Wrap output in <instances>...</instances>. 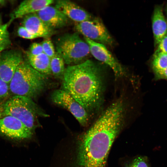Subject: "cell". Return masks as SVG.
I'll return each mask as SVG.
<instances>
[{"instance_id":"1","label":"cell","mask_w":167,"mask_h":167,"mask_svg":"<svg viewBox=\"0 0 167 167\" xmlns=\"http://www.w3.org/2000/svg\"><path fill=\"white\" fill-rule=\"evenodd\" d=\"M125 106L119 98L101 114L80 140L78 167H106L111 147L123 125Z\"/></svg>"},{"instance_id":"2","label":"cell","mask_w":167,"mask_h":167,"mask_svg":"<svg viewBox=\"0 0 167 167\" xmlns=\"http://www.w3.org/2000/svg\"><path fill=\"white\" fill-rule=\"evenodd\" d=\"M62 89L70 94L87 111L98 109L103 98V84L99 67L87 60L66 68Z\"/></svg>"},{"instance_id":"3","label":"cell","mask_w":167,"mask_h":167,"mask_svg":"<svg viewBox=\"0 0 167 167\" xmlns=\"http://www.w3.org/2000/svg\"><path fill=\"white\" fill-rule=\"evenodd\" d=\"M49 83L48 77L38 72L23 60L18 66L9 83L10 93L13 96L33 99L45 92Z\"/></svg>"},{"instance_id":"4","label":"cell","mask_w":167,"mask_h":167,"mask_svg":"<svg viewBox=\"0 0 167 167\" xmlns=\"http://www.w3.org/2000/svg\"><path fill=\"white\" fill-rule=\"evenodd\" d=\"M30 98L13 96L0 104V118L6 116L14 117L20 121L33 133L38 125V117H47Z\"/></svg>"},{"instance_id":"5","label":"cell","mask_w":167,"mask_h":167,"mask_svg":"<svg viewBox=\"0 0 167 167\" xmlns=\"http://www.w3.org/2000/svg\"><path fill=\"white\" fill-rule=\"evenodd\" d=\"M56 52L69 66L81 63L90 53L88 44L78 33L65 34L58 39L56 43Z\"/></svg>"},{"instance_id":"6","label":"cell","mask_w":167,"mask_h":167,"mask_svg":"<svg viewBox=\"0 0 167 167\" xmlns=\"http://www.w3.org/2000/svg\"><path fill=\"white\" fill-rule=\"evenodd\" d=\"M54 104L67 109L83 126H86L88 122V116L86 109L70 94L63 90H54L51 95Z\"/></svg>"},{"instance_id":"7","label":"cell","mask_w":167,"mask_h":167,"mask_svg":"<svg viewBox=\"0 0 167 167\" xmlns=\"http://www.w3.org/2000/svg\"><path fill=\"white\" fill-rule=\"evenodd\" d=\"M75 28L79 33L95 41L111 45L113 39L102 21L99 18L77 23Z\"/></svg>"},{"instance_id":"8","label":"cell","mask_w":167,"mask_h":167,"mask_svg":"<svg viewBox=\"0 0 167 167\" xmlns=\"http://www.w3.org/2000/svg\"><path fill=\"white\" fill-rule=\"evenodd\" d=\"M84 38L89 46L90 53L96 59L109 66L113 71L116 78L125 75L123 68L103 44L87 37Z\"/></svg>"},{"instance_id":"9","label":"cell","mask_w":167,"mask_h":167,"mask_svg":"<svg viewBox=\"0 0 167 167\" xmlns=\"http://www.w3.org/2000/svg\"><path fill=\"white\" fill-rule=\"evenodd\" d=\"M33 133L18 119L11 116L0 118V134L10 139L21 140L31 138Z\"/></svg>"},{"instance_id":"10","label":"cell","mask_w":167,"mask_h":167,"mask_svg":"<svg viewBox=\"0 0 167 167\" xmlns=\"http://www.w3.org/2000/svg\"><path fill=\"white\" fill-rule=\"evenodd\" d=\"M0 54V78L9 85L15 71L23 60L19 50L4 51Z\"/></svg>"},{"instance_id":"11","label":"cell","mask_w":167,"mask_h":167,"mask_svg":"<svg viewBox=\"0 0 167 167\" xmlns=\"http://www.w3.org/2000/svg\"><path fill=\"white\" fill-rule=\"evenodd\" d=\"M35 13L48 27L53 30L64 27L68 21V18L55 6L49 5Z\"/></svg>"},{"instance_id":"12","label":"cell","mask_w":167,"mask_h":167,"mask_svg":"<svg viewBox=\"0 0 167 167\" xmlns=\"http://www.w3.org/2000/svg\"><path fill=\"white\" fill-rule=\"evenodd\" d=\"M70 18L77 23L91 20L89 14L75 3L69 0L56 1L55 6Z\"/></svg>"},{"instance_id":"13","label":"cell","mask_w":167,"mask_h":167,"mask_svg":"<svg viewBox=\"0 0 167 167\" xmlns=\"http://www.w3.org/2000/svg\"><path fill=\"white\" fill-rule=\"evenodd\" d=\"M24 17L23 26L38 37L49 38L53 34L54 30L48 27L36 13L28 14Z\"/></svg>"},{"instance_id":"14","label":"cell","mask_w":167,"mask_h":167,"mask_svg":"<svg viewBox=\"0 0 167 167\" xmlns=\"http://www.w3.org/2000/svg\"><path fill=\"white\" fill-rule=\"evenodd\" d=\"M53 0H26L22 2L11 15L10 22L15 19L24 17L28 14L35 13L45 7L50 5Z\"/></svg>"},{"instance_id":"15","label":"cell","mask_w":167,"mask_h":167,"mask_svg":"<svg viewBox=\"0 0 167 167\" xmlns=\"http://www.w3.org/2000/svg\"><path fill=\"white\" fill-rule=\"evenodd\" d=\"M152 20L155 42L156 44H158L167 33V22L161 6H158L155 8Z\"/></svg>"},{"instance_id":"16","label":"cell","mask_w":167,"mask_h":167,"mask_svg":"<svg viewBox=\"0 0 167 167\" xmlns=\"http://www.w3.org/2000/svg\"><path fill=\"white\" fill-rule=\"evenodd\" d=\"M28 64L35 70L47 77L52 75L50 69V58L44 53L36 56L28 54Z\"/></svg>"},{"instance_id":"17","label":"cell","mask_w":167,"mask_h":167,"mask_svg":"<svg viewBox=\"0 0 167 167\" xmlns=\"http://www.w3.org/2000/svg\"><path fill=\"white\" fill-rule=\"evenodd\" d=\"M63 58L57 52L50 58V67L52 75L54 78L62 80L66 68Z\"/></svg>"},{"instance_id":"18","label":"cell","mask_w":167,"mask_h":167,"mask_svg":"<svg viewBox=\"0 0 167 167\" xmlns=\"http://www.w3.org/2000/svg\"><path fill=\"white\" fill-rule=\"evenodd\" d=\"M154 73L163 70L167 67V54L155 53L152 62Z\"/></svg>"},{"instance_id":"19","label":"cell","mask_w":167,"mask_h":167,"mask_svg":"<svg viewBox=\"0 0 167 167\" xmlns=\"http://www.w3.org/2000/svg\"><path fill=\"white\" fill-rule=\"evenodd\" d=\"M10 22L0 26V52L4 51L11 45L9 32L7 30Z\"/></svg>"},{"instance_id":"20","label":"cell","mask_w":167,"mask_h":167,"mask_svg":"<svg viewBox=\"0 0 167 167\" xmlns=\"http://www.w3.org/2000/svg\"><path fill=\"white\" fill-rule=\"evenodd\" d=\"M43 53L50 58L55 55L56 52L54 45L49 38H45L41 43Z\"/></svg>"},{"instance_id":"21","label":"cell","mask_w":167,"mask_h":167,"mask_svg":"<svg viewBox=\"0 0 167 167\" xmlns=\"http://www.w3.org/2000/svg\"><path fill=\"white\" fill-rule=\"evenodd\" d=\"M126 167H150L146 156H139L133 159Z\"/></svg>"},{"instance_id":"22","label":"cell","mask_w":167,"mask_h":167,"mask_svg":"<svg viewBox=\"0 0 167 167\" xmlns=\"http://www.w3.org/2000/svg\"><path fill=\"white\" fill-rule=\"evenodd\" d=\"M10 93L9 85L0 78V101L7 98Z\"/></svg>"},{"instance_id":"23","label":"cell","mask_w":167,"mask_h":167,"mask_svg":"<svg viewBox=\"0 0 167 167\" xmlns=\"http://www.w3.org/2000/svg\"><path fill=\"white\" fill-rule=\"evenodd\" d=\"M17 33L19 36L27 39H32L38 38L36 36L31 33L23 26L18 28Z\"/></svg>"},{"instance_id":"24","label":"cell","mask_w":167,"mask_h":167,"mask_svg":"<svg viewBox=\"0 0 167 167\" xmlns=\"http://www.w3.org/2000/svg\"><path fill=\"white\" fill-rule=\"evenodd\" d=\"M43 53L41 44L34 43L30 46L28 54L32 56L39 55Z\"/></svg>"},{"instance_id":"25","label":"cell","mask_w":167,"mask_h":167,"mask_svg":"<svg viewBox=\"0 0 167 167\" xmlns=\"http://www.w3.org/2000/svg\"><path fill=\"white\" fill-rule=\"evenodd\" d=\"M158 45L157 49L155 53H162L167 54V33Z\"/></svg>"},{"instance_id":"26","label":"cell","mask_w":167,"mask_h":167,"mask_svg":"<svg viewBox=\"0 0 167 167\" xmlns=\"http://www.w3.org/2000/svg\"><path fill=\"white\" fill-rule=\"evenodd\" d=\"M154 73L156 79H167V67L163 70Z\"/></svg>"},{"instance_id":"27","label":"cell","mask_w":167,"mask_h":167,"mask_svg":"<svg viewBox=\"0 0 167 167\" xmlns=\"http://www.w3.org/2000/svg\"><path fill=\"white\" fill-rule=\"evenodd\" d=\"M5 1L4 0H0V5H2L5 3Z\"/></svg>"},{"instance_id":"28","label":"cell","mask_w":167,"mask_h":167,"mask_svg":"<svg viewBox=\"0 0 167 167\" xmlns=\"http://www.w3.org/2000/svg\"><path fill=\"white\" fill-rule=\"evenodd\" d=\"M2 25V20L1 17H0V26H1Z\"/></svg>"},{"instance_id":"29","label":"cell","mask_w":167,"mask_h":167,"mask_svg":"<svg viewBox=\"0 0 167 167\" xmlns=\"http://www.w3.org/2000/svg\"><path fill=\"white\" fill-rule=\"evenodd\" d=\"M166 11H167V6H166Z\"/></svg>"}]
</instances>
